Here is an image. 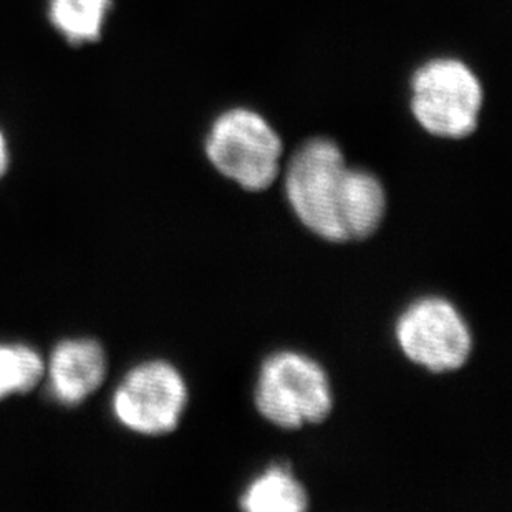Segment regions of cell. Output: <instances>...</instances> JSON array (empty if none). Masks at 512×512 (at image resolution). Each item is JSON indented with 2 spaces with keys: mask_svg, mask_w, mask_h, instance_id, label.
<instances>
[{
  "mask_svg": "<svg viewBox=\"0 0 512 512\" xmlns=\"http://www.w3.org/2000/svg\"><path fill=\"white\" fill-rule=\"evenodd\" d=\"M204 148L211 165L249 193L271 188L281 173V136L249 108L221 113L209 128Z\"/></svg>",
  "mask_w": 512,
  "mask_h": 512,
  "instance_id": "3957f363",
  "label": "cell"
},
{
  "mask_svg": "<svg viewBox=\"0 0 512 512\" xmlns=\"http://www.w3.org/2000/svg\"><path fill=\"white\" fill-rule=\"evenodd\" d=\"M247 512H304L309 494L287 463H276L247 484L239 498Z\"/></svg>",
  "mask_w": 512,
  "mask_h": 512,
  "instance_id": "ba28073f",
  "label": "cell"
},
{
  "mask_svg": "<svg viewBox=\"0 0 512 512\" xmlns=\"http://www.w3.org/2000/svg\"><path fill=\"white\" fill-rule=\"evenodd\" d=\"M395 337L403 355L431 373L456 372L473 352V334L463 314L436 295L421 297L401 312Z\"/></svg>",
  "mask_w": 512,
  "mask_h": 512,
  "instance_id": "5b68a950",
  "label": "cell"
},
{
  "mask_svg": "<svg viewBox=\"0 0 512 512\" xmlns=\"http://www.w3.org/2000/svg\"><path fill=\"white\" fill-rule=\"evenodd\" d=\"M254 405L281 430L319 425L334 410V392L324 367L305 353L282 350L262 362Z\"/></svg>",
  "mask_w": 512,
  "mask_h": 512,
  "instance_id": "7a4b0ae2",
  "label": "cell"
},
{
  "mask_svg": "<svg viewBox=\"0 0 512 512\" xmlns=\"http://www.w3.org/2000/svg\"><path fill=\"white\" fill-rule=\"evenodd\" d=\"M411 113L423 130L445 140H461L478 128L483 85L458 58H433L411 77Z\"/></svg>",
  "mask_w": 512,
  "mask_h": 512,
  "instance_id": "277c9868",
  "label": "cell"
},
{
  "mask_svg": "<svg viewBox=\"0 0 512 512\" xmlns=\"http://www.w3.org/2000/svg\"><path fill=\"white\" fill-rule=\"evenodd\" d=\"M9 166V148H7V141L2 131H0V178L4 176Z\"/></svg>",
  "mask_w": 512,
  "mask_h": 512,
  "instance_id": "8fae6325",
  "label": "cell"
},
{
  "mask_svg": "<svg viewBox=\"0 0 512 512\" xmlns=\"http://www.w3.org/2000/svg\"><path fill=\"white\" fill-rule=\"evenodd\" d=\"M107 375V357L95 340H65L50 358V390L63 405L73 406L97 392Z\"/></svg>",
  "mask_w": 512,
  "mask_h": 512,
  "instance_id": "52a82bcc",
  "label": "cell"
},
{
  "mask_svg": "<svg viewBox=\"0 0 512 512\" xmlns=\"http://www.w3.org/2000/svg\"><path fill=\"white\" fill-rule=\"evenodd\" d=\"M188 406V387L178 368L163 360L141 363L113 397L116 420L140 435L173 433Z\"/></svg>",
  "mask_w": 512,
  "mask_h": 512,
  "instance_id": "8992f818",
  "label": "cell"
},
{
  "mask_svg": "<svg viewBox=\"0 0 512 512\" xmlns=\"http://www.w3.org/2000/svg\"><path fill=\"white\" fill-rule=\"evenodd\" d=\"M45 363L27 345H0V400L12 393H27L42 380Z\"/></svg>",
  "mask_w": 512,
  "mask_h": 512,
  "instance_id": "30bf717a",
  "label": "cell"
},
{
  "mask_svg": "<svg viewBox=\"0 0 512 512\" xmlns=\"http://www.w3.org/2000/svg\"><path fill=\"white\" fill-rule=\"evenodd\" d=\"M112 0H49L50 24L68 44L100 39Z\"/></svg>",
  "mask_w": 512,
  "mask_h": 512,
  "instance_id": "9c48e42d",
  "label": "cell"
},
{
  "mask_svg": "<svg viewBox=\"0 0 512 512\" xmlns=\"http://www.w3.org/2000/svg\"><path fill=\"white\" fill-rule=\"evenodd\" d=\"M285 194L300 223L329 242L365 241L387 213L382 181L347 166L340 146L329 138H312L295 151Z\"/></svg>",
  "mask_w": 512,
  "mask_h": 512,
  "instance_id": "6da1fadb",
  "label": "cell"
}]
</instances>
